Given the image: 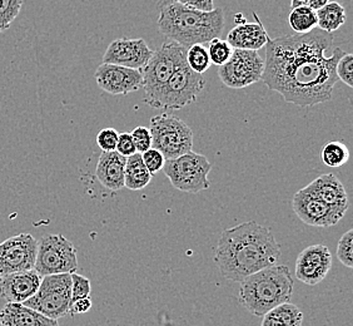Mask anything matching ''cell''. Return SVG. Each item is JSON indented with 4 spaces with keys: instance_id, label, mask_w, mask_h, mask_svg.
Masks as SVG:
<instances>
[{
    "instance_id": "cell-1",
    "label": "cell",
    "mask_w": 353,
    "mask_h": 326,
    "mask_svg": "<svg viewBox=\"0 0 353 326\" xmlns=\"http://www.w3.org/2000/svg\"><path fill=\"white\" fill-rule=\"evenodd\" d=\"M332 33L314 28L305 35H283L265 44L262 81L283 101L299 107L328 102L339 78L336 66L345 52L333 48Z\"/></svg>"
},
{
    "instance_id": "cell-2",
    "label": "cell",
    "mask_w": 353,
    "mask_h": 326,
    "mask_svg": "<svg viewBox=\"0 0 353 326\" xmlns=\"http://www.w3.org/2000/svg\"><path fill=\"white\" fill-rule=\"evenodd\" d=\"M279 258L281 245L271 230L247 221L221 233L213 261L224 279L241 282L254 272L277 265Z\"/></svg>"
},
{
    "instance_id": "cell-3",
    "label": "cell",
    "mask_w": 353,
    "mask_h": 326,
    "mask_svg": "<svg viewBox=\"0 0 353 326\" xmlns=\"http://www.w3.org/2000/svg\"><path fill=\"white\" fill-rule=\"evenodd\" d=\"M159 12L157 26L161 35L182 47L193 44H208L212 39L219 38L224 28L222 8L212 12H201L184 7L176 0H159L157 4Z\"/></svg>"
},
{
    "instance_id": "cell-4",
    "label": "cell",
    "mask_w": 353,
    "mask_h": 326,
    "mask_svg": "<svg viewBox=\"0 0 353 326\" xmlns=\"http://www.w3.org/2000/svg\"><path fill=\"white\" fill-rule=\"evenodd\" d=\"M293 287L288 266H270L241 281L238 300L248 313L262 318L273 307L288 303Z\"/></svg>"
},
{
    "instance_id": "cell-5",
    "label": "cell",
    "mask_w": 353,
    "mask_h": 326,
    "mask_svg": "<svg viewBox=\"0 0 353 326\" xmlns=\"http://www.w3.org/2000/svg\"><path fill=\"white\" fill-rule=\"evenodd\" d=\"M205 87L203 75L196 73L184 61L170 75L161 92L147 103L156 109H181L197 102L198 95Z\"/></svg>"
},
{
    "instance_id": "cell-6",
    "label": "cell",
    "mask_w": 353,
    "mask_h": 326,
    "mask_svg": "<svg viewBox=\"0 0 353 326\" xmlns=\"http://www.w3.org/2000/svg\"><path fill=\"white\" fill-rule=\"evenodd\" d=\"M162 170L176 190L198 193L211 187L208 175L212 163L207 157L193 151L173 160H165Z\"/></svg>"
},
{
    "instance_id": "cell-7",
    "label": "cell",
    "mask_w": 353,
    "mask_h": 326,
    "mask_svg": "<svg viewBox=\"0 0 353 326\" xmlns=\"http://www.w3.org/2000/svg\"><path fill=\"white\" fill-rule=\"evenodd\" d=\"M152 147L159 151L165 160L182 156L193 148V131L187 123L167 113L150 118Z\"/></svg>"
},
{
    "instance_id": "cell-8",
    "label": "cell",
    "mask_w": 353,
    "mask_h": 326,
    "mask_svg": "<svg viewBox=\"0 0 353 326\" xmlns=\"http://www.w3.org/2000/svg\"><path fill=\"white\" fill-rule=\"evenodd\" d=\"M72 303L70 274H55L41 278V285L24 305L34 309L50 319L59 320L68 315Z\"/></svg>"
},
{
    "instance_id": "cell-9",
    "label": "cell",
    "mask_w": 353,
    "mask_h": 326,
    "mask_svg": "<svg viewBox=\"0 0 353 326\" xmlns=\"http://www.w3.org/2000/svg\"><path fill=\"white\" fill-rule=\"evenodd\" d=\"M185 48L176 41H164L161 47L153 52L147 66L141 69L145 104L161 92L170 75L185 61Z\"/></svg>"
},
{
    "instance_id": "cell-10",
    "label": "cell",
    "mask_w": 353,
    "mask_h": 326,
    "mask_svg": "<svg viewBox=\"0 0 353 326\" xmlns=\"http://www.w3.org/2000/svg\"><path fill=\"white\" fill-rule=\"evenodd\" d=\"M78 269L77 249L61 233L46 235L38 241L34 270L43 276L72 274Z\"/></svg>"
},
{
    "instance_id": "cell-11",
    "label": "cell",
    "mask_w": 353,
    "mask_h": 326,
    "mask_svg": "<svg viewBox=\"0 0 353 326\" xmlns=\"http://www.w3.org/2000/svg\"><path fill=\"white\" fill-rule=\"evenodd\" d=\"M265 59L259 50L233 49L231 58L218 69V77L224 86L232 89H243L262 81Z\"/></svg>"
},
{
    "instance_id": "cell-12",
    "label": "cell",
    "mask_w": 353,
    "mask_h": 326,
    "mask_svg": "<svg viewBox=\"0 0 353 326\" xmlns=\"http://www.w3.org/2000/svg\"><path fill=\"white\" fill-rule=\"evenodd\" d=\"M38 240L28 232L9 238L0 244V276L33 270Z\"/></svg>"
},
{
    "instance_id": "cell-13",
    "label": "cell",
    "mask_w": 353,
    "mask_h": 326,
    "mask_svg": "<svg viewBox=\"0 0 353 326\" xmlns=\"http://www.w3.org/2000/svg\"><path fill=\"white\" fill-rule=\"evenodd\" d=\"M292 207L301 221L312 227H332L343 218L339 212L325 204L308 186L293 196Z\"/></svg>"
},
{
    "instance_id": "cell-14",
    "label": "cell",
    "mask_w": 353,
    "mask_h": 326,
    "mask_svg": "<svg viewBox=\"0 0 353 326\" xmlns=\"http://www.w3.org/2000/svg\"><path fill=\"white\" fill-rule=\"evenodd\" d=\"M332 269V255L326 245H312L299 252L296 260V278L306 285H319Z\"/></svg>"
},
{
    "instance_id": "cell-15",
    "label": "cell",
    "mask_w": 353,
    "mask_h": 326,
    "mask_svg": "<svg viewBox=\"0 0 353 326\" xmlns=\"http://www.w3.org/2000/svg\"><path fill=\"white\" fill-rule=\"evenodd\" d=\"M98 87L109 95H127L142 89V72L117 64L102 63L94 73Z\"/></svg>"
},
{
    "instance_id": "cell-16",
    "label": "cell",
    "mask_w": 353,
    "mask_h": 326,
    "mask_svg": "<svg viewBox=\"0 0 353 326\" xmlns=\"http://www.w3.org/2000/svg\"><path fill=\"white\" fill-rule=\"evenodd\" d=\"M153 52L143 38H121L109 44L103 55V63L141 70L147 66Z\"/></svg>"
},
{
    "instance_id": "cell-17",
    "label": "cell",
    "mask_w": 353,
    "mask_h": 326,
    "mask_svg": "<svg viewBox=\"0 0 353 326\" xmlns=\"http://www.w3.org/2000/svg\"><path fill=\"white\" fill-rule=\"evenodd\" d=\"M41 281V276L34 269L0 276V298L7 303L23 304L34 295Z\"/></svg>"
},
{
    "instance_id": "cell-18",
    "label": "cell",
    "mask_w": 353,
    "mask_h": 326,
    "mask_svg": "<svg viewBox=\"0 0 353 326\" xmlns=\"http://www.w3.org/2000/svg\"><path fill=\"white\" fill-rule=\"evenodd\" d=\"M325 204L332 207L345 218L350 207L346 189L340 180L332 173H325L307 184Z\"/></svg>"
},
{
    "instance_id": "cell-19",
    "label": "cell",
    "mask_w": 353,
    "mask_h": 326,
    "mask_svg": "<svg viewBox=\"0 0 353 326\" xmlns=\"http://www.w3.org/2000/svg\"><path fill=\"white\" fill-rule=\"evenodd\" d=\"M256 23H242L232 28L227 35V41L233 49H247V50H259L265 47V44L271 39L259 21L257 13H253Z\"/></svg>"
},
{
    "instance_id": "cell-20",
    "label": "cell",
    "mask_w": 353,
    "mask_h": 326,
    "mask_svg": "<svg viewBox=\"0 0 353 326\" xmlns=\"http://www.w3.org/2000/svg\"><path fill=\"white\" fill-rule=\"evenodd\" d=\"M127 157L117 151L102 152L97 163L95 176L99 184L109 191H121L124 187V170Z\"/></svg>"
},
{
    "instance_id": "cell-21",
    "label": "cell",
    "mask_w": 353,
    "mask_h": 326,
    "mask_svg": "<svg viewBox=\"0 0 353 326\" xmlns=\"http://www.w3.org/2000/svg\"><path fill=\"white\" fill-rule=\"evenodd\" d=\"M3 326H59L58 320L50 319L21 303H7L0 310Z\"/></svg>"
},
{
    "instance_id": "cell-22",
    "label": "cell",
    "mask_w": 353,
    "mask_h": 326,
    "mask_svg": "<svg viewBox=\"0 0 353 326\" xmlns=\"http://www.w3.org/2000/svg\"><path fill=\"white\" fill-rule=\"evenodd\" d=\"M152 181V175L143 162L142 155L136 152L127 157L124 170V187L130 191H141L145 189Z\"/></svg>"
},
{
    "instance_id": "cell-23",
    "label": "cell",
    "mask_w": 353,
    "mask_h": 326,
    "mask_svg": "<svg viewBox=\"0 0 353 326\" xmlns=\"http://www.w3.org/2000/svg\"><path fill=\"white\" fill-rule=\"evenodd\" d=\"M262 318L261 326H302L303 323V313L290 301L273 307Z\"/></svg>"
},
{
    "instance_id": "cell-24",
    "label": "cell",
    "mask_w": 353,
    "mask_h": 326,
    "mask_svg": "<svg viewBox=\"0 0 353 326\" xmlns=\"http://www.w3.org/2000/svg\"><path fill=\"white\" fill-rule=\"evenodd\" d=\"M317 28L327 33L339 30L347 21L346 9L337 1H328L323 7L316 10Z\"/></svg>"
},
{
    "instance_id": "cell-25",
    "label": "cell",
    "mask_w": 353,
    "mask_h": 326,
    "mask_svg": "<svg viewBox=\"0 0 353 326\" xmlns=\"http://www.w3.org/2000/svg\"><path fill=\"white\" fill-rule=\"evenodd\" d=\"M288 23L296 35H305L317 28V14L311 8H293L288 17Z\"/></svg>"
},
{
    "instance_id": "cell-26",
    "label": "cell",
    "mask_w": 353,
    "mask_h": 326,
    "mask_svg": "<svg viewBox=\"0 0 353 326\" xmlns=\"http://www.w3.org/2000/svg\"><path fill=\"white\" fill-rule=\"evenodd\" d=\"M321 160L327 167L339 169L348 162L350 151L345 143L341 141H331L322 147Z\"/></svg>"
},
{
    "instance_id": "cell-27",
    "label": "cell",
    "mask_w": 353,
    "mask_h": 326,
    "mask_svg": "<svg viewBox=\"0 0 353 326\" xmlns=\"http://www.w3.org/2000/svg\"><path fill=\"white\" fill-rule=\"evenodd\" d=\"M185 61L192 70L204 75L211 67L208 49L204 44H193L185 50Z\"/></svg>"
},
{
    "instance_id": "cell-28",
    "label": "cell",
    "mask_w": 353,
    "mask_h": 326,
    "mask_svg": "<svg viewBox=\"0 0 353 326\" xmlns=\"http://www.w3.org/2000/svg\"><path fill=\"white\" fill-rule=\"evenodd\" d=\"M23 0H0V35L8 30L21 13Z\"/></svg>"
},
{
    "instance_id": "cell-29",
    "label": "cell",
    "mask_w": 353,
    "mask_h": 326,
    "mask_svg": "<svg viewBox=\"0 0 353 326\" xmlns=\"http://www.w3.org/2000/svg\"><path fill=\"white\" fill-rule=\"evenodd\" d=\"M208 55H210V59L211 63L214 66H223L224 63L231 58L232 53H233V48L231 44L227 41H223L221 38H214L208 43Z\"/></svg>"
},
{
    "instance_id": "cell-30",
    "label": "cell",
    "mask_w": 353,
    "mask_h": 326,
    "mask_svg": "<svg viewBox=\"0 0 353 326\" xmlns=\"http://www.w3.org/2000/svg\"><path fill=\"white\" fill-rule=\"evenodd\" d=\"M337 258L343 266L353 267V230H348L341 236L337 245Z\"/></svg>"
},
{
    "instance_id": "cell-31",
    "label": "cell",
    "mask_w": 353,
    "mask_h": 326,
    "mask_svg": "<svg viewBox=\"0 0 353 326\" xmlns=\"http://www.w3.org/2000/svg\"><path fill=\"white\" fill-rule=\"evenodd\" d=\"M336 75L339 81L343 82L347 87H353V55L351 53H345L337 61L336 66Z\"/></svg>"
},
{
    "instance_id": "cell-32",
    "label": "cell",
    "mask_w": 353,
    "mask_h": 326,
    "mask_svg": "<svg viewBox=\"0 0 353 326\" xmlns=\"http://www.w3.org/2000/svg\"><path fill=\"white\" fill-rule=\"evenodd\" d=\"M72 301L83 299V298H90L92 294V285L88 278L79 275L77 272H72Z\"/></svg>"
},
{
    "instance_id": "cell-33",
    "label": "cell",
    "mask_w": 353,
    "mask_h": 326,
    "mask_svg": "<svg viewBox=\"0 0 353 326\" xmlns=\"http://www.w3.org/2000/svg\"><path fill=\"white\" fill-rule=\"evenodd\" d=\"M141 155H142L143 162L145 164L147 170L150 171L152 176H154L159 171H162L165 158L159 151L152 147V148L143 152Z\"/></svg>"
},
{
    "instance_id": "cell-34",
    "label": "cell",
    "mask_w": 353,
    "mask_h": 326,
    "mask_svg": "<svg viewBox=\"0 0 353 326\" xmlns=\"http://www.w3.org/2000/svg\"><path fill=\"white\" fill-rule=\"evenodd\" d=\"M130 136L133 138L138 153H143L152 148V133L148 127L139 126L130 132Z\"/></svg>"
},
{
    "instance_id": "cell-35",
    "label": "cell",
    "mask_w": 353,
    "mask_h": 326,
    "mask_svg": "<svg viewBox=\"0 0 353 326\" xmlns=\"http://www.w3.org/2000/svg\"><path fill=\"white\" fill-rule=\"evenodd\" d=\"M119 133L114 128H103L97 136V144L103 152L116 151Z\"/></svg>"
},
{
    "instance_id": "cell-36",
    "label": "cell",
    "mask_w": 353,
    "mask_h": 326,
    "mask_svg": "<svg viewBox=\"0 0 353 326\" xmlns=\"http://www.w3.org/2000/svg\"><path fill=\"white\" fill-rule=\"evenodd\" d=\"M117 152L124 157H130L136 153V146L133 142V138L128 132L119 133L118 142H117Z\"/></svg>"
},
{
    "instance_id": "cell-37",
    "label": "cell",
    "mask_w": 353,
    "mask_h": 326,
    "mask_svg": "<svg viewBox=\"0 0 353 326\" xmlns=\"http://www.w3.org/2000/svg\"><path fill=\"white\" fill-rule=\"evenodd\" d=\"M176 1L184 7L192 8L201 12H212L214 9L213 0H176Z\"/></svg>"
},
{
    "instance_id": "cell-38",
    "label": "cell",
    "mask_w": 353,
    "mask_h": 326,
    "mask_svg": "<svg viewBox=\"0 0 353 326\" xmlns=\"http://www.w3.org/2000/svg\"><path fill=\"white\" fill-rule=\"evenodd\" d=\"M93 303L90 298H83V299L74 300L70 303V309L69 314L72 315H78V314H87L92 309Z\"/></svg>"
},
{
    "instance_id": "cell-39",
    "label": "cell",
    "mask_w": 353,
    "mask_h": 326,
    "mask_svg": "<svg viewBox=\"0 0 353 326\" xmlns=\"http://www.w3.org/2000/svg\"><path fill=\"white\" fill-rule=\"evenodd\" d=\"M331 0H291V9L297 7L311 8L313 10H317L319 8L323 7Z\"/></svg>"
},
{
    "instance_id": "cell-40",
    "label": "cell",
    "mask_w": 353,
    "mask_h": 326,
    "mask_svg": "<svg viewBox=\"0 0 353 326\" xmlns=\"http://www.w3.org/2000/svg\"><path fill=\"white\" fill-rule=\"evenodd\" d=\"M236 23L237 24H242V23H245V18L241 13L236 14Z\"/></svg>"
},
{
    "instance_id": "cell-41",
    "label": "cell",
    "mask_w": 353,
    "mask_h": 326,
    "mask_svg": "<svg viewBox=\"0 0 353 326\" xmlns=\"http://www.w3.org/2000/svg\"><path fill=\"white\" fill-rule=\"evenodd\" d=\"M0 326H3V324H1V323H0Z\"/></svg>"
}]
</instances>
